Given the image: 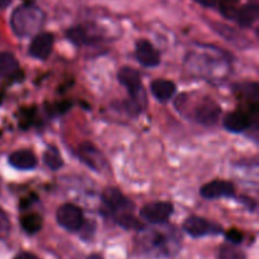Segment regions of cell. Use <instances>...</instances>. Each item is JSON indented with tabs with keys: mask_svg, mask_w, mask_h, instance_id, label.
Returning <instances> with one entry per match:
<instances>
[{
	"mask_svg": "<svg viewBox=\"0 0 259 259\" xmlns=\"http://www.w3.org/2000/svg\"><path fill=\"white\" fill-rule=\"evenodd\" d=\"M45 22V13L33 4H24L13 12L10 24L18 37L37 34Z\"/></svg>",
	"mask_w": 259,
	"mask_h": 259,
	"instance_id": "6da1fadb",
	"label": "cell"
},
{
	"mask_svg": "<svg viewBox=\"0 0 259 259\" xmlns=\"http://www.w3.org/2000/svg\"><path fill=\"white\" fill-rule=\"evenodd\" d=\"M118 80L123 86H125L128 93L131 94L132 100L128 101L126 105L131 108L129 110L134 114H138L146 105V99H144L143 86H142L141 76L138 71L132 67H123L118 72Z\"/></svg>",
	"mask_w": 259,
	"mask_h": 259,
	"instance_id": "7a4b0ae2",
	"label": "cell"
},
{
	"mask_svg": "<svg viewBox=\"0 0 259 259\" xmlns=\"http://www.w3.org/2000/svg\"><path fill=\"white\" fill-rule=\"evenodd\" d=\"M220 8L225 17L235 20L242 27H250L258 19L259 8L257 4H247L239 9L233 5H220Z\"/></svg>",
	"mask_w": 259,
	"mask_h": 259,
	"instance_id": "3957f363",
	"label": "cell"
},
{
	"mask_svg": "<svg viewBox=\"0 0 259 259\" xmlns=\"http://www.w3.org/2000/svg\"><path fill=\"white\" fill-rule=\"evenodd\" d=\"M57 223L68 232H77L83 224V214L78 206L73 204H65L57 210Z\"/></svg>",
	"mask_w": 259,
	"mask_h": 259,
	"instance_id": "277c9868",
	"label": "cell"
},
{
	"mask_svg": "<svg viewBox=\"0 0 259 259\" xmlns=\"http://www.w3.org/2000/svg\"><path fill=\"white\" fill-rule=\"evenodd\" d=\"M172 212H174L172 204L166 201H157L144 205L141 210V217L152 224H162L169 219Z\"/></svg>",
	"mask_w": 259,
	"mask_h": 259,
	"instance_id": "5b68a950",
	"label": "cell"
},
{
	"mask_svg": "<svg viewBox=\"0 0 259 259\" xmlns=\"http://www.w3.org/2000/svg\"><path fill=\"white\" fill-rule=\"evenodd\" d=\"M184 230L194 238L205 237L209 234H219L222 228L200 217H190L184 223Z\"/></svg>",
	"mask_w": 259,
	"mask_h": 259,
	"instance_id": "8992f818",
	"label": "cell"
},
{
	"mask_svg": "<svg viewBox=\"0 0 259 259\" xmlns=\"http://www.w3.org/2000/svg\"><path fill=\"white\" fill-rule=\"evenodd\" d=\"M53 47V35L43 32L34 35L29 46V53L37 60H47Z\"/></svg>",
	"mask_w": 259,
	"mask_h": 259,
	"instance_id": "52a82bcc",
	"label": "cell"
},
{
	"mask_svg": "<svg viewBox=\"0 0 259 259\" xmlns=\"http://www.w3.org/2000/svg\"><path fill=\"white\" fill-rule=\"evenodd\" d=\"M235 189L232 182L215 180L209 182L201 189V196L207 200L219 199V197H232L234 195Z\"/></svg>",
	"mask_w": 259,
	"mask_h": 259,
	"instance_id": "ba28073f",
	"label": "cell"
},
{
	"mask_svg": "<svg viewBox=\"0 0 259 259\" xmlns=\"http://www.w3.org/2000/svg\"><path fill=\"white\" fill-rule=\"evenodd\" d=\"M220 113H222L220 106L215 101L207 99L197 106L195 110V119L197 123L204 124V125H214L219 119Z\"/></svg>",
	"mask_w": 259,
	"mask_h": 259,
	"instance_id": "9c48e42d",
	"label": "cell"
},
{
	"mask_svg": "<svg viewBox=\"0 0 259 259\" xmlns=\"http://www.w3.org/2000/svg\"><path fill=\"white\" fill-rule=\"evenodd\" d=\"M136 56L139 63L146 67H156L161 62L159 53L152 46L151 42L146 39H141L136 45Z\"/></svg>",
	"mask_w": 259,
	"mask_h": 259,
	"instance_id": "30bf717a",
	"label": "cell"
},
{
	"mask_svg": "<svg viewBox=\"0 0 259 259\" xmlns=\"http://www.w3.org/2000/svg\"><path fill=\"white\" fill-rule=\"evenodd\" d=\"M103 201L104 205L115 214L133 207V204L118 189H106L103 194Z\"/></svg>",
	"mask_w": 259,
	"mask_h": 259,
	"instance_id": "8fae6325",
	"label": "cell"
},
{
	"mask_svg": "<svg viewBox=\"0 0 259 259\" xmlns=\"http://www.w3.org/2000/svg\"><path fill=\"white\" fill-rule=\"evenodd\" d=\"M9 163L17 169H33L37 166V157L29 149H20L10 154Z\"/></svg>",
	"mask_w": 259,
	"mask_h": 259,
	"instance_id": "7c38bea8",
	"label": "cell"
},
{
	"mask_svg": "<svg viewBox=\"0 0 259 259\" xmlns=\"http://www.w3.org/2000/svg\"><path fill=\"white\" fill-rule=\"evenodd\" d=\"M250 125V116L243 111H234L225 116L224 126L227 131L232 133H240L244 132Z\"/></svg>",
	"mask_w": 259,
	"mask_h": 259,
	"instance_id": "4fadbf2b",
	"label": "cell"
},
{
	"mask_svg": "<svg viewBox=\"0 0 259 259\" xmlns=\"http://www.w3.org/2000/svg\"><path fill=\"white\" fill-rule=\"evenodd\" d=\"M151 91L157 100L161 103H167L174 96L176 85L168 80H156L152 82Z\"/></svg>",
	"mask_w": 259,
	"mask_h": 259,
	"instance_id": "5bb4252c",
	"label": "cell"
},
{
	"mask_svg": "<svg viewBox=\"0 0 259 259\" xmlns=\"http://www.w3.org/2000/svg\"><path fill=\"white\" fill-rule=\"evenodd\" d=\"M18 71V61L12 53L0 52V77H9Z\"/></svg>",
	"mask_w": 259,
	"mask_h": 259,
	"instance_id": "9a60e30c",
	"label": "cell"
},
{
	"mask_svg": "<svg viewBox=\"0 0 259 259\" xmlns=\"http://www.w3.org/2000/svg\"><path fill=\"white\" fill-rule=\"evenodd\" d=\"M22 224L23 230L28 234H35L40 230L42 228V218L38 214H28L22 218Z\"/></svg>",
	"mask_w": 259,
	"mask_h": 259,
	"instance_id": "2e32d148",
	"label": "cell"
},
{
	"mask_svg": "<svg viewBox=\"0 0 259 259\" xmlns=\"http://www.w3.org/2000/svg\"><path fill=\"white\" fill-rule=\"evenodd\" d=\"M43 159H45V163L47 164L51 169H53V171L60 169L63 164L60 151H58L56 147H48V148L46 149L45 154H43Z\"/></svg>",
	"mask_w": 259,
	"mask_h": 259,
	"instance_id": "e0dca14e",
	"label": "cell"
},
{
	"mask_svg": "<svg viewBox=\"0 0 259 259\" xmlns=\"http://www.w3.org/2000/svg\"><path fill=\"white\" fill-rule=\"evenodd\" d=\"M168 243V238L164 237L161 233H153L148 239V244L151 249L157 250L158 253H164V254L169 253Z\"/></svg>",
	"mask_w": 259,
	"mask_h": 259,
	"instance_id": "ac0fdd59",
	"label": "cell"
},
{
	"mask_svg": "<svg viewBox=\"0 0 259 259\" xmlns=\"http://www.w3.org/2000/svg\"><path fill=\"white\" fill-rule=\"evenodd\" d=\"M235 91L238 93V95H240L242 98L247 99V100H258L259 95V89L257 83H240V85H235Z\"/></svg>",
	"mask_w": 259,
	"mask_h": 259,
	"instance_id": "d6986e66",
	"label": "cell"
},
{
	"mask_svg": "<svg viewBox=\"0 0 259 259\" xmlns=\"http://www.w3.org/2000/svg\"><path fill=\"white\" fill-rule=\"evenodd\" d=\"M219 259H245V254L243 250L235 244H224L219 250Z\"/></svg>",
	"mask_w": 259,
	"mask_h": 259,
	"instance_id": "ffe728a7",
	"label": "cell"
},
{
	"mask_svg": "<svg viewBox=\"0 0 259 259\" xmlns=\"http://www.w3.org/2000/svg\"><path fill=\"white\" fill-rule=\"evenodd\" d=\"M66 35H67L68 39H70L71 42L76 46H82V45H86V43L89 42L88 33H86L85 29H82L81 27L71 28V29L67 30Z\"/></svg>",
	"mask_w": 259,
	"mask_h": 259,
	"instance_id": "44dd1931",
	"label": "cell"
},
{
	"mask_svg": "<svg viewBox=\"0 0 259 259\" xmlns=\"http://www.w3.org/2000/svg\"><path fill=\"white\" fill-rule=\"evenodd\" d=\"M116 223H118L120 227L125 228V229H142V224L136 219L134 217H132L131 214H120L116 217Z\"/></svg>",
	"mask_w": 259,
	"mask_h": 259,
	"instance_id": "7402d4cb",
	"label": "cell"
},
{
	"mask_svg": "<svg viewBox=\"0 0 259 259\" xmlns=\"http://www.w3.org/2000/svg\"><path fill=\"white\" fill-rule=\"evenodd\" d=\"M9 229H10L9 219H8L7 214H5L3 210H0V239L7 237L8 233H9Z\"/></svg>",
	"mask_w": 259,
	"mask_h": 259,
	"instance_id": "603a6c76",
	"label": "cell"
},
{
	"mask_svg": "<svg viewBox=\"0 0 259 259\" xmlns=\"http://www.w3.org/2000/svg\"><path fill=\"white\" fill-rule=\"evenodd\" d=\"M227 239L229 240L232 244L238 245L239 243H242L243 240V234L237 229H232L227 233Z\"/></svg>",
	"mask_w": 259,
	"mask_h": 259,
	"instance_id": "cb8c5ba5",
	"label": "cell"
},
{
	"mask_svg": "<svg viewBox=\"0 0 259 259\" xmlns=\"http://www.w3.org/2000/svg\"><path fill=\"white\" fill-rule=\"evenodd\" d=\"M196 2L200 3L201 5H204V7H207V8L217 7V5L219 4V2H218V0H196Z\"/></svg>",
	"mask_w": 259,
	"mask_h": 259,
	"instance_id": "d4e9b609",
	"label": "cell"
},
{
	"mask_svg": "<svg viewBox=\"0 0 259 259\" xmlns=\"http://www.w3.org/2000/svg\"><path fill=\"white\" fill-rule=\"evenodd\" d=\"M15 259H38L35 255L30 254V253H20L19 255H17Z\"/></svg>",
	"mask_w": 259,
	"mask_h": 259,
	"instance_id": "484cf974",
	"label": "cell"
},
{
	"mask_svg": "<svg viewBox=\"0 0 259 259\" xmlns=\"http://www.w3.org/2000/svg\"><path fill=\"white\" fill-rule=\"evenodd\" d=\"M220 5H233L235 3H238L239 0H218Z\"/></svg>",
	"mask_w": 259,
	"mask_h": 259,
	"instance_id": "4316f807",
	"label": "cell"
},
{
	"mask_svg": "<svg viewBox=\"0 0 259 259\" xmlns=\"http://www.w3.org/2000/svg\"><path fill=\"white\" fill-rule=\"evenodd\" d=\"M10 3H12V0H0V8H3V9H4V8L9 7Z\"/></svg>",
	"mask_w": 259,
	"mask_h": 259,
	"instance_id": "83f0119b",
	"label": "cell"
},
{
	"mask_svg": "<svg viewBox=\"0 0 259 259\" xmlns=\"http://www.w3.org/2000/svg\"><path fill=\"white\" fill-rule=\"evenodd\" d=\"M88 259H103L100 257V255H96V254H93V255H90V257H89Z\"/></svg>",
	"mask_w": 259,
	"mask_h": 259,
	"instance_id": "f1b7e54d",
	"label": "cell"
}]
</instances>
